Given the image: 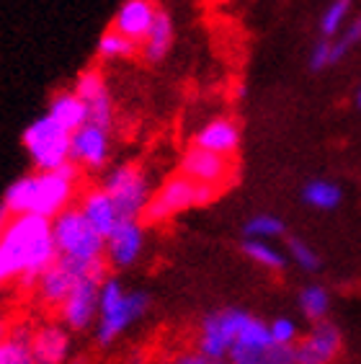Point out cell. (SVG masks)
Returning a JSON list of instances; mask_svg holds the SVG:
<instances>
[{
    "label": "cell",
    "mask_w": 361,
    "mask_h": 364,
    "mask_svg": "<svg viewBox=\"0 0 361 364\" xmlns=\"http://www.w3.org/2000/svg\"><path fill=\"white\" fill-rule=\"evenodd\" d=\"M77 279H80V277H77L72 269H68L65 264L57 261V264H52V267L36 279V284L31 289H34L36 300L42 302L44 308L57 313V310L65 305V300L70 297V292L75 289Z\"/></svg>",
    "instance_id": "obj_19"
},
{
    "label": "cell",
    "mask_w": 361,
    "mask_h": 364,
    "mask_svg": "<svg viewBox=\"0 0 361 364\" xmlns=\"http://www.w3.org/2000/svg\"><path fill=\"white\" fill-rule=\"evenodd\" d=\"M343 349V336L335 323H313V328L294 346L297 364H335Z\"/></svg>",
    "instance_id": "obj_13"
},
{
    "label": "cell",
    "mask_w": 361,
    "mask_h": 364,
    "mask_svg": "<svg viewBox=\"0 0 361 364\" xmlns=\"http://www.w3.org/2000/svg\"><path fill=\"white\" fill-rule=\"evenodd\" d=\"M286 256L297 264L302 272H318L320 269V256L318 251H315L313 245L307 243V240L302 238H292L289 240V245H286Z\"/></svg>",
    "instance_id": "obj_30"
},
{
    "label": "cell",
    "mask_w": 361,
    "mask_h": 364,
    "mask_svg": "<svg viewBox=\"0 0 361 364\" xmlns=\"http://www.w3.org/2000/svg\"><path fill=\"white\" fill-rule=\"evenodd\" d=\"M70 140H72V132H68L63 124H57L49 114L36 117L21 134V145L26 147L34 171H57L68 166Z\"/></svg>",
    "instance_id": "obj_6"
},
{
    "label": "cell",
    "mask_w": 361,
    "mask_h": 364,
    "mask_svg": "<svg viewBox=\"0 0 361 364\" xmlns=\"http://www.w3.org/2000/svg\"><path fill=\"white\" fill-rule=\"evenodd\" d=\"M77 210L83 212L85 223H88L98 235H104V238H109L119 225L124 223L117 210V204L112 202V196L106 194L101 186L85 189L83 194H80V199H77Z\"/></svg>",
    "instance_id": "obj_17"
},
{
    "label": "cell",
    "mask_w": 361,
    "mask_h": 364,
    "mask_svg": "<svg viewBox=\"0 0 361 364\" xmlns=\"http://www.w3.org/2000/svg\"><path fill=\"white\" fill-rule=\"evenodd\" d=\"M117 204L122 220H142L147 204L153 199V189L147 181V173L137 163H122L114 166L98 183Z\"/></svg>",
    "instance_id": "obj_7"
},
{
    "label": "cell",
    "mask_w": 361,
    "mask_h": 364,
    "mask_svg": "<svg viewBox=\"0 0 361 364\" xmlns=\"http://www.w3.org/2000/svg\"><path fill=\"white\" fill-rule=\"evenodd\" d=\"M351 6H354V0H333L323 11V16H320V34H323V39H333V36H338L346 28Z\"/></svg>",
    "instance_id": "obj_28"
},
{
    "label": "cell",
    "mask_w": 361,
    "mask_h": 364,
    "mask_svg": "<svg viewBox=\"0 0 361 364\" xmlns=\"http://www.w3.org/2000/svg\"><path fill=\"white\" fill-rule=\"evenodd\" d=\"M243 232L250 240H274L279 235H284V223L274 215H256L245 223Z\"/></svg>",
    "instance_id": "obj_29"
},
{
    "label": "cell",
    "mask_w": 361,
    "mask_h": 364,
    "mask_svg": "<svg viewBox=\"0 0 361 364\" xmlns=\"http://www.w3.org/2000/svg\"><path fill=\"white\" fill-rule=\"evenodd\" d=\"M0 287H3V284H0Z\"/></svg>",
    "instance_id": "obj_38"
},
{
    "label": "cell",
    "mask_w": 361,
    "mask_h": 364,
    "mask_svg": "<svg viewBox=\"0 0 361 364\" xmlns=\"http://www.w3.org/2000/svg\"><path fill=\"white\" fill-rule=\"evenodd\" d=\"M47 114L57 124H63L68 132H77L83 124H88V109H85L83 101L75 96V91L55 93L47 106Z\"/></svg>",
    "instance_id": "obj_22"
},
{
    "label": "cell",
    "mask_w": 361,
    "mask_h": 364,
    "mask_svg": "<svg viewBox=\"0 0 361 364\" xmlns=\"http://www.w3.org/2000/svg\"><path fill=\"white\" fill-rule=\"evenodd\" d=\"M145 223L142 220H124L117 230L106 238V264L114 272L132 269L145 253Z\"/></svg>",
    "instance_id": "obj_16"
},
{
    "label": "cell",
    "mask_w": 361,
    "mask_h": 364,
    "mask_svg": "<svg viewBox=\"0 0 361 364\" xmlns=\"http://www.w3.org/2000/svg\"><path fill=\"white\" fill-rule=\"evenodd\" d=\"M299 310L310 323H323L330 310V294L323 284H307L299 292Z\"/></svg>",
    "instance_id": "obj_26"
},
{
    "label": "cell",
    "mask_w": 361,
    "mask_h": 364,
    "mask_svg": "<svg viewBox=\"0 0 361 364\" xmlns=\"http://www.w3.org/2000/svg\"><path fill=\"white\" fill-rule=\"evenodd\" d=\"M112 158V129L96 124H83L72 132L70 140V161L80 171H101Z\"/></svg>",
    "instance_id": "obj_14"
},
{
    "label": "cell",
    "mask_w": 361,
    "mask_h": 364,
    "mask_svg": "<svg viewBox=\"0 0 361 364\" xmlns=\"http://www.w3.org/2000/svg\"><path fill=\"white\" fill-rule=\"evenodd\" d=\"M243 253H245V259L253 261L256 267L266 269V272H281V269L286 267V261H289V256H286L279 245L271 243V240L245 238L243 240Z\"/></svg>",
    "instance_id": "obj_23"
},
{
    "label": "cell",
    "mask_w": 361,
    "mask_h": 364,
    "mask_svg": "<svg viewBox=\"0 0 361 364\" xmlns=\"http://www.w3.org/2000/svg\"><path fill=\"white\" fill-rule=\"evenodd\" d=\"M134 55H139V44L132 42V39H126L124 34L114 31L112 26L106 28L96 44L98 60H119V57L126 60V57H134Z\"/></svg>",
    "instance_id": "obj_25"
},
{
    "label": "cell",
    "mask_w": 361,
    "mask_h": 364,
    "mask_svg": "<svg viewBox=\"0 0 361 364\" xmlns=\"http://www.w3.org/2000/svg\"><path fill=\"white\" fill-rule=\"evenodd\" d=\"M75 96L88 109V124L112 129L114 124V101L106 88V77L98 68H85L75 80Z\"/></svg>",
    "instance_id": "obj_15"
},
{
    "label": "cell",
    "mask_w": 361,
    "mask_h": 364,
    "mask_svg": "<svg viewBox=\"0 0 361 364\" xmlns=\"http://www.w3.org/2000/svg\"><path fill=\"white\" fill-rule=\"evenodd\" d=\"M0 364H36L28 349V328H11L8 338L0 343Z\"/></svg>",
    "instance_id": "obj_27"
},
{
    "label": "cell",
    "mask_w": 361,
    "mask_h": 364,
    "mask_svg": "<svg viewBox=\"0 0 361 364\" xmlns=\"http://www.w3.org/2000/svg\"><path fill=\"white\" fill-rule=\"evenodd\" d=\"M8 333H11V326H8L6 316H3V313H0V343L6 341V338H8Z\"/></svg>",
    "instance_id": "obj_35"
},
{
    "label": "cell",
    "mask_w": 361,
    "mask_h": 364,
    "mask_svg": "<svg viewBox=\"0 0 361 364\" xmlns=\"http://www.w3.org/2000/svg\"><path fill=\"white\" fill-rule=\"evenodd\" d=\"M230 364H297L294 349L274 343L269 323L250 316L227 357Z\"/></svg>",
    "instance_id": "obj_9"
},
{
    "label": "cell",
    "mask_w": 361,
    "mask_h": 364,
    "mask_svg": "<svg viewBox=\"0 0 361 364\" xmlns=\"http://www.w3.org/2000/svg\"><path fill=\"white\" fill-rule=\"evenodd\" d=\"M80 168L70 161L57 171H34V173L18 176L3 194L0 207L11 215H36L44 220H55L65 210L72 207L77 194Z\"/></svg>",
    "instance_id": "obj_2"
},
{
    "label": "cell",
    "mask_w": 361,
    "mask_h": 364,
    "mask_svg": "<svg viewBox=\"0 0 361 364\" xmlns=\"http://www.w3.org/2000/svg\"><path fill=\"white\" fill-rule=\"evenodd\" d=\"M250 313L240 308H217L199 321L194 333V349L202 351L204 357L212 359H225L227 362L230 351L235 346L240 331H243L245 321Z\"/></svg>",
    "instance_id": "obj_8"
},
{
    "label": "cell",
    "mask_w": 361,
    "mask_h": 364,
    "mask_svg": "<svg viewBox=\"0 0 361 364\" xmlns=\"http://www.w3.org/2000/svg\"><path fill=\"white\" fill-rule=\"evenodd\" d=\"M57 264V245L52 220L18 215L0 230V284L21 282L34 287L36 279Z\"/></svg>",
    "instance_id": "obj_1"
},
{
    "label": "cell",
    "mask_w": 361,
    "mask_h": 364,
    "mask_svg": "<svg viewBox=\"0 0 361 364\" xmlns=\"http://www.w3.org/2000/svg\"><path fill=\"white\" fill-rule=\"evenodd\" d=\"M333 65V42L330 39H320L310 52V68L313 70H325Z\"/></svg>",
    "instance_id": "obj_34"
},
{
    "label": "cell",
    "mask_w": 361,
    "mask_h": 364,
    "mask_svg": "<svg viewBox=\"0 0 361 364\" xmlns=\"http://www.w3.org/2000/svg\"><path fill=\"white\" fill-rule=\"evenodd\" d=\"M28 349L36 364H70L72 362V331L60 321L39 323L28 328Z\"/></svg>",
    "instance_id": "obj_12"
},
{
    "label": "cell",
    "mask_w": 361,
    "mask_h": 364,
    "mask_svg": "<svg viewBox=\"0 0 361 364\" xmlns=\"http://www.w3.org/2000/svg\"><path fill=\"white\" fill-rule=\"evenodd\" d=\"M330 42H333V65H338L356 44H361V16L340 31L338 39H330Z\"/></svg>",
    "instance_id": "obj_31"
},
{
    "label": "cell",
    "mask_w": 361,
    "mask_h": 364,
    "mask_svg": "<svg viewBox=\"0 0 361 364\" xmlns=\"http://www.w3.org/2000/svg\"><path fill=\"white\" fill-rule=\"evenodd\" d=\"M356 106L361 109V88H359V93H356Z\"/></svg>",
    "instance_id": "obj_36"
},
{
    "label": "cell",
    "mask_w": 361,
    "mask_h": 364,
    "mask_svg": "<svg viewBox=\"0 0 361 364\" xmlns=\"http://www.w3.org/2000/svg\"><path fill=\"white\" fill-rule=\"evenodd\" d=\"M163 364H230V362H225V359L204 357L202 351H196L194 346H191V349L173 351V354H171V357H168Z\"/></svg>",
    "instance_id": "obj_33"
},
{
    "label": "cell",
    "mask_w": 361,
    "mask_h": 364,
    "mask_svg": "<svg viewBox=\"0 0 361 364\" xmlns=\"http://www.w3.org/2000/svg\"><path fill=\"white\" fill-rule=\"evenodd\" d=\"M173 36H176L173 18L160 8L153 26L147 31L145 42L139 47V57H142L145 63H160V60H166V55L171 52V47H173Z\"/></svg>",
    "instance_id": "obj_21"
},
{
    "label": "cell",
    "mask_w": 361,
    "mask_h": 364,
    "mask_svg": "<svg viewBox=\"0 0 361 364\" xmlns=\"http://www.w3.org/2000/svg\"><path fill=\"white\" fill-rule=\"evenodd\" d=\"M52 235H55L60 264L72 269L77 277H101V279L109 277L106 238L85 223L77 204L52 220Z\"/></svg>",
    "instance_id": "obj_3"
},
{
    "label": "cell",
    "mask_w": 361,
    "mask_h": 364,
    "mask_svg": "<svg viewBox=\"0 0 361 364\" xmlns=\"http://www.w3.org/2000/svg\"><path fill=\"white\" fill-rule=\"evenodd\" d=\"M269 333H271V338H274V343L286 346V349H294L297 341L302 338L299 336L297 323H294L292 318H274V321L269 323Z\"/></svg>",
    "instance_id": "obj_32"
},
{
    "label": "cell",
    "mask_w": 361,
    "mask_h": 364,
    "mask_svg": "<svg viewBox=\"0 0 361 364\" xmlns=\"http://www.w3.org/2000/svg\"><path fill=\"white\" fill-rule=\"evenodd\" d=\"M70 364H88V362H85V359H72Z\"/></svg>",
    "instance_id": "obj_37"
},
{
    "label": "cell",
    "mask_w": 361,
    "mask_h": 364,
    "mask_svg": "<svg viewBox=\"0 0 361 364\" xmlns=\"http://www.w3.org/2000/svg\"><path fill=\"white\" fill-rule=\"evenodd\" d=\"M302 199H305L313 210H335L340 204V199H343V191H340L338 183L328 181V178H315V181H310L302 189Z\"/></svg>",
    "instance_id": "obj_24"
},
{
    "label": "cell",
    "mask_w": 361,
    "mask_h": 364,
    "mask_svg": "<svg viewBox=\"0 0 361 364\" xmlns=\"http://www.w3.org/2000/svg\"><path fill=\"white\" fill-rule=\"evenodd\" d=\"M158 11L160 8L155 6L153 0H124V3L119 6L117 16H114L112 28L142 47V42H145V36H147V31H150V26H153Z\"/></svg>",
    "instance_id": "obj_18"
},
{
    "label": "cell",
    "mask_w": 361,
    "mask_h": 364,
    "mask_svg": "<svg viewBox=\"0 0 361 364\" xmlns=\"http://www.w3.org/2000/svg\"><path fill=\"white\" fill-rule=\"evenodd\" d=\"M178 173L202 183V186L222 191L235 178V166H232V158H225V155L209 153V150L191 145L186 153L180 155Z\"/></svg>",
    "instance_id": "obj_10"
},
{
    "label": "cell",
    "mask_w": 361,
    "mask_h": 364,
    "mask_svg": "<svg viewBox=\"0 0 361 364\" xmlns=\"http://www.w3.org/2000/svg\"><path fill=\"white\" fill-rule=\"evenodd\" d=\"M194 145L209 150V153L225 155L232 158L240 147V127L230 117H217V119L207 122V124L194 134Z\"/></svg>",
    "instance_id": "obj_20"
},
{
    "label": "cell",
    "mask_w": 361,
    "mask_h": 364,
    "mask_svg": "<svg viewBox=\"0 0 361 364\" xmlns=\"http://www.w3.org/2000/svg\"><path fill=\"white\" fill-rule=\"evenodd\" d=\"M150 310V294L126 287L117 277H106L98 294V321L93 326V338L98 346H112L126 331L137 326Z\"/></svg>",
    "instance_id": "obj_4"
},
{
    "label": "cell",
    "mask_w": 361,
    "mask_h": 364,
    "mask_svg": "<svg viewBox=\"0 0 361 364\" xmlns=\"http://www.w3.org/2000/svg\"><path fill=\"white\" fill-rule=\"evenodd\" d=\"M101 277H80L75 289L70 292L65 305L57 310V321L72 333L90 331L98 321V294H101Z\"/></svg>",
    "instance_id": "obj_11"
},
{
    "label": "cell",
    "mask_w": 361,
    "mask_h": 364,
    "mask_svg": "<svg viewBox=\"0 0 361 364\" xmlns=\"http://www.w3.org/2000/svg\"><path fill=\"white\" fill-rule=\"evenodd\" d=\"M217 196H220L217 189H209V186H202V183L186 178L183 173H176L166 178L158 191H153V199H150L145 215H142V223L160 225L180 215V212L215 202Z\"/></svg>",
    "instance_id": "obj_5"
}]
</instances>
